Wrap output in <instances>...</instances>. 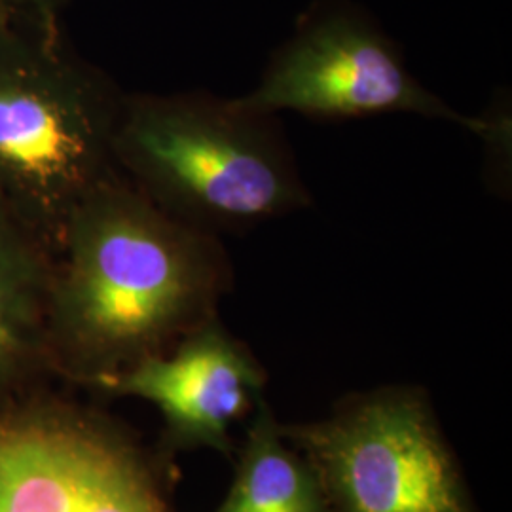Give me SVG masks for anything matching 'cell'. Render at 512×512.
Segmentation results:
<instances>
[{
    "label": "cell",
    "mask_w": 512,
    "mask_h": 512,
    "mask_svg": "<svg viewBox=\"0 0 512 512\" xmlns=\"http://www.w3.org/2000/svg\"><path fill=\"white\" fill-rule=\"evenodd\" d=\"M52 255V366L92 385L169 351L232 287L219 236L169 217L122 175L74 209Z\"/></svg>",
    "instance_id": "cell-1"
},
{
    "label": "cell",
    "mask_w": 512,
    "mask_h": 512,
    "mask_svg": "<svg viewBox=\"0 0 512 512\" xmlns=\"http://www.w3.org/2000/svg\"><path fill=\"white\" fill-rule=\"evenodd\" d=\"M118 173L169 217L219 236L310 207L279 116L207 92L124 93Z\"/></svg>",
    "instance_id": "cell-2"
},
{
    "label": "cell",
    "mask_w": 512,
    "mask_h": 512,
    "mask_svg": "<svg viewBox=\"0 0 512 512\" xmlns=\"http://www.w3.org/2000/svg\"><path fill=\"white\" fill-rule=\"evenodd\" d=\"M122 97L65 46L61 27L16 19L0 37V198L52 253L74 209L120 175Z\"/></svg>",
    "instance_id": "cell-3"
},
{
    "label": "cell",
    "mask_w": 512,
    "mask_h": 512,
    "mask_svg": "<svg viewBox=\"0 0 512 512\" xmlns=\"http://www.w3.org/2000/svg\"><path fill=\"white\" fill-rule=\"evenodd\" d=\"M329 512H475L425 391L393 385L348 397L329 418L281 423Z\"/></svg>",
    "instance_id": "cell-4"
},
{
    "label": "cell",
    "mask_w": 512,
    "mask_h": 512,
    "mask_svg": "<svg viewBox=\"0 0 512 512\" xmlns=\"http://www.w3.org/2000/svg\"><path fill=\"white\" fill-rule=\"evenodd\" d=\"M238 101L264 114L289 110L317 120L414 114L461 124L494 145L505 143L503 126L452 109L406 69L382 35L342 14L308 23Z\"/></svg>",
    "instance_id": "cell-5"
},
{
    "label": "cell",
    "mask_w": 512,
    "mask_h": 512,
    "mask_svg": "<svg viewBox=\"0 0 512 512\" xmlns=\"http://www.w3.org/2000/svg\"><path fill=\"white\" fill-rule=\"evenodd\" d=\"M0 512H173L145 459L105 425L0 414Z\"/></svg>",
    "instance_id": "cell-6"
},
{
    "label": "cell",
    "mask_w": 512,
    "mask_h": 512,
    "mask_svg": "<svg viewBox=\"0 0 512 512\" xmlns=\"http://www.w3.org/2000/svg\"><path fill=\"white\" fill-rule=\"evenodd\" d=\"M264 385L266 372L258 359L217 315L169 351L97 387L156 404L175 446H203L228 456L234 452L232 425L264 401Z\"/></svg>",
    "instance_id": "cell-7"
},
{
    "label": "cell",
    "mask_w": 512,
    "mask_h": 512,
    "mask_svg": "<svg viewBox=\"0 0 512 512\" xmlns=\"http://www.w3.org/2000/svg\"><path fill=\"white\" fill-rule=\"evenodd\" d=\"M54 255L0 198V391L54 370L48 311Z\"/></svg>",
    "instance_id": "cell-8"
},
{
    "label": "cell",
    "mask_w": 512,
    "mask_h": 512,
    "mask_svg": "<svg viewBox=\"0 0 512 512\" xmlns=\"http://www.w3.org/2000/svg\"><path fill=\"white\" fill-rule=\"evenodd\" d=\"M215 512H329L308 461L260 401L238 452L236 475Z\"/></svg>",
    "instance_id": "cell-9"
},
{
    "label": "cell",
    "mask_w": 512,
    "mask_h": 512,
    "mask_svg": "<svg viewBox=\"0 0 512 512\" xmlns=\"http://www.w3.org/2000/svg\"><path fill=\"white\" fill-rule=\"evenodd\" d=\"M14 18L42 29H59L61 12L69 0H4Z\"/></svg>",
    "instance_id": "cell-10"
},
{
    "label": "cell",
    "mask_w": 512,
    "mask_h": 512,
    "mask_svg": "<svg viewBox=\"0 0 512 512\" xmlns=\"http://www.w3.org/2000/svg\"><path fill=\"white\" fill-rule=\"evenodd\" d=\"M14 21L16 18L12 16V12L8 10V6H6V2L4 0H0V37L14 25Z\"/></svg>",
    "instance_id": "cell-11"
}]
</instances>
